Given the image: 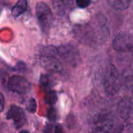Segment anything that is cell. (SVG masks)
I'll list each match as a JSON object with an SVG mask.
<instances>
[{
	"instance_id": "20",
	"label": "cell",
	"mask_w": 133,
	"mask_h": 133,
	"mask_svg": "<svg viewBox=\"0 0 133 133\" xmlns=\"http://www.w3.org/2000/svg\"><path fill=\"white\" fill-rule=\"evenodd\" d=\"M4 107H5V99H4V96L2 94L0 93V111H2L4 110Z\"/></svg>"
},
{
	"instance_id": "12",
	"label": "cell",
	"mask_w": 133,
	"mask_h": 133,
	"mask_svg": "<svg viewBox=\"0 0 133 133\" xmlns=\"http://www.w3.org/2000/svg\"><path fill=\"white\" fill-rule=\"evenodd\" d=\"M41 53L44 56H55L58 55V49L53 45L44 46L41 49Z\"/></svg>"
},
{
	"instance_id": "6",
	"label": "cell",
	"mask_w": 133,
	"mask_h": 133,
	"mask_svg": "<svg viewBox=\"0 0 133 133\" xmlns=\"http://www.w3.org/2000/svg\"><path fill=\"white\" fill-rule=\"evenodd\" d=\"M58 49V55L63 61L68 64L76 65L78 64L79 59V54L78 50L72 44L62 45Z\"/></svg>"
},
{
	"instance_id": "15",
	"label": "cell",
	"mask_w": 133,
	"mask_h": 133,
	"mask_svg": "<svg viewBox=\"0 0 133 133\" xmlns=\"http://www.w3.org/2000/svg\"><path fill=\"white\" fill-rule=\"evenodd\" d=\"M47 117L51 121V122H55L57 118V112H56V110L54 108H48V112H47Z\"/></svg>"
},
{
	"instance_id": "2",
	"label": "cell",
	"mask_w": 133,
	"mask_h": 133,
	"mask_svg": "<svg viewBox=\"0 0 133 133\" xmlns=\"http://www.w3.org/2000/svg\"><path fill=\"white\" fill-rule=\"evenodd\" d=\"M121 78L118 69L114 65H109L104 77V87L108 95L116 94L121 88Z\"/></svg>"
},
{
	"instance_id": "21",
	"label": "cell",
	"mask_w": 133,
	"mask_h": 133,
	"mask_svg": "<svg viewBox=\"0 0 133 133\" xmlns=\"http://www.w3.org/2000/svg\"><path fill=\"white\" fill-rule=\"evenodd\" d=\"M63 130L60 125H55V132H62Z\"/></svg>"
},
{
	"instance_id": "19",
	"label": "cell",
	"mask_w": 133,
	"mask_h": 133,
	"mask_svg": "<svg viewBox=\"0 0 133 133\" xmlns=\"http://www.w3.org/2000/svg\"><path fill=\"white\" fill-rule=\"evenodd\" d=\"M91 0H76V3L78 7L81 9H85L90 5Z\"/></svg>"
},
{
	"instance_id": "10",
	"label": "cell",
	"mask_w": 133,
	"mask_h": 133,
	"mask_svg": "<svg viewBox=\"0 0 133 133\" xmlns=\"http://www.w3.org/2000/svg\"><path fill=\"white\" fill-rule=\"evenodd\" d=\"M27 7V2L26 0H19L16 4L12 9L11 13L13 16L17 17L22 15L26 9Z\"/></svg>"
},
{
	"instance_id": "17",
	"label": "cell",
	"mask_w": 133,
	"mask_h": 133,
	"mask_svg": "<svg viewBox=\"0 0 133 133\" xmlns=\"http://www.w3.org/2000/svg\"><path fill=\"white\" fill-rule=\"evenodd\" d=\"M125 83L128 89L133 94V75L129 74L125 77Z\"/></svg>"
},
{
	"instance_id": "14",
	"label": "cell",
	"mask_w": 133,
	"mask_h": 133,
	"mask_svg": "<svg viewBox=\"0 0 133 133\" xmlns=\"http://www.w3.org/2000/svg\"><path fill=\"white\" fill-rule=\"evenodd\" d=\"M37 101L34 98H30L26 104V111L30 113L34 114L37 111Z\"/></svg>"
},
{
	"instance_id": "9",
	"label": "cell",
	"mask_w": 133,
	"mask_h": 133,
	"mask_svg": "<svg viewBox=\"0 0 133 133\" xmlns=\"http://www.w3.org/2000/svg\"><path fill=\"white\" fill-rule=\"evenodd\" d=\"M40 63L47 70L53 72H60L62 69L60 61L55 58V56H44L40 58Z\"/></svg>"
},
{
	"instance_id": "11",
	"label": "cell",
	"mask_w": 133,
	"mask_h": 133,
	"mask_svg": "<svg viewBox=\"0 0 133 133\" xmlns=\"http://www.w3.org/2000/svg\"><path fill=\"white\" fill-rule=\"evenodd\" d=\"M108 3L116 9L125 10L130 5L131 0H108Z\"/></svg>"
},
{
	"instance_id": "5",
	"label": "cell",
	"mask_w": 133,
	"mask_h": 133,
	"mask_svg": "<svg viewBox=\"0 0 133 133\" xmlns=\"http://www.w3.org/2000/svg\"><path fill=\"white\" fill-rule=\"evenodd\" d=\"M113 48L119 52L133 51V37L125 33H120L115 36L112 41Z\"/></svg>"
},
{
	"instance_id": "23",
	"label": "cell",
	"mask_w": 133,
	"mask_h": 133,
	"mask_svg": "<svg viewBox=\"0 0 133 133\" xmlns=\"http://www.w3.org/2000/svg\"><path fill=\"white\" fill-rule=\"evenodd\" d=\"M0 11H1V7H0Z\"/></svg>"
},
{
	"instance_id": "8",
	"label": "cell",
	"mask_w": 133,
	"mask_h": 133,
	"mask_svg": "<svg viewBox=\"0 0 133 133\" xmlns=\"http://www.w3.org/2000/svg\"><path fill=\"white\" fill-rule=\"evenodd\" d=\"M118 112L120 117L125 121L131 118L133 114L132 101L129 97L123 98L118 104Z\"/></svg>"
},
{
	"instance_id": "13",
	"label": "cell",
	"mask_w": 133,
	"mask_h": 133,
	"mask_svg": "<svg viewBox=\"0 0 133 133\" xmlns=\"http://www.w3.org/2000/svg\"><path fill=\"white\" fill-rule=\"evenodd\" d=\"M44 101L48 104L53 105L57 101V95L55 91H49L44 97Z\"/></svg>"
},
{
	"instance_id": "18",
	"label": "cell",
	"mask_w": 133,
	"mask_h": 133,
	"mask_svg": "<svg viewBox=\"0 0 133 133\" xmlns=\"http://www.w3.org/2000/svg\"><path fill=\"white\" fill-rule=\"evenodd\" d=\"M52 2V5H54L55 10H57V12L58 13L62 12V0H51Z\"/></svg>"
},
{
	"instance_id": "22",
	"label": "cell",
	"mask_w": 133,
	"mask_h": 133,
	"mask_svg": "<svg viewBox=\"0 0 133 133\" xmlns=\"http://www.w3.org/2000/svg\"><path fill=\"white\" fill-rule=\"evenodd\" d=\"M66 1H72V0H66Z\"/></svg>"
},
{
	"instance_id": "4",
	"label": "cell",
	"mask_w": 133,
	"mask_h": 133,
	"mask_svg": "<svg viewBox=\"0 0 133 133\" xmlns=\"http://www.w3.org/2000/svg\"><path fill=\"white\" fill-rule=\"evenodd\" d=\"M8 88L12 92L19 94H25L30 92L31 84L25 77L20 76H12L9 79Z\"/></svg>"
},
{
	"instance_id": "1",
	"label": "cell",
	"mask_w": 133,
	"mask_h": 133,
	"mask_svg": "<svg viewBox=\"0 0 133 133\" xmlns=\"http://www.w3.org/2000/svg\"><path fill=\"white\" fill-rule=\"evenodd\" d=\"M118 128H119V126L116 118L108 111H101L94 117L93 129L94 132H116Z\"/></svg>"
},
{
	"instance_id": "16",
	"label": "cell",
	"mask_w": 133,
	"mask_h": 133,
	"mask_svg": "<svg viewBox=\"0 0 133 133\" xmlns=\"http://www.w3.org/2000/svg\"><path fill=\"white\" fill-rule=\"evenodd\" d=\"M49 83H50L49 76L48 75H45V74L41 75V77H40V84L42 87H48L49 86Z\"/></svg>"
},
{
	"instance_id": "7",
	"label": "cell",
	"mask_w": 133,
	"mask_h": 133,
	"mask_svg": "<svg viewBox=\"0 0 133 133\" xmlns=\"http://www.w3.org/2000/svg\"><path fill=\"white\" fill-rule=\"evenodd\" d=\"M6 118L8 120H12L14 126L16 129L23 128L26 123V116L23 110L16 105L10 107L9 110L7 112Z\"/></svg>"
},
{
	"instance_id": "3",
	"label": "cell",
	"mask_w": 133,
	"mask_h": 133,
	"mask_svg": "<svg viewBox=\"0 0 133 133\" xmlns=\"http://www.w3.org/2000/svg\"><path fill=\"white\" fill-rule=\"evenodd\" d=\"M36 16L38 23L43 32L47 33L53 23V13L49 6L44 2H40L36 5Z\"/></svg>"
}]
</instances>
